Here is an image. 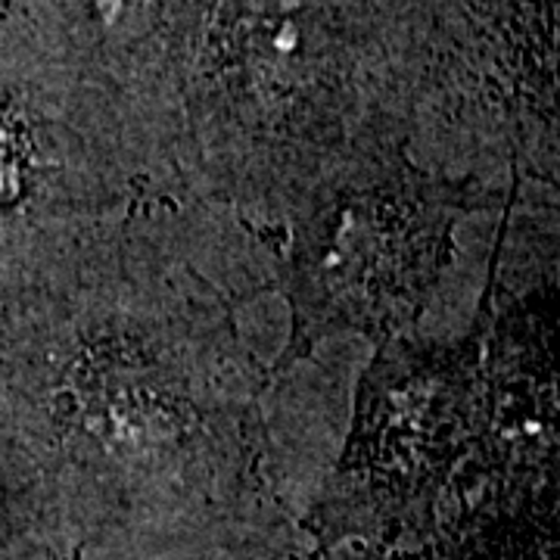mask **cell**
Wrapping results in <instances>:
<instances>
[{
  "instance_id": "1",
  "label": "cell",
  "mask_w": 560,
  "mask_h": 560,
  "mask_svg": "<svg viewBox=\"0 0 560 560\" xmlns=\"http://www.w3.org/2000/svg\"><path fill=\"white\" fill-rule=\"evenodd\" d=\"M202 202H140L0 293V433L60 499L84 558L116 539L234 541L278 508L271 368L200 256ZM278 290V287H275Z\"/></svg>"
},
{
  "instance_id": "2",
  "label": "cell",
  "mask_w": 560,
  "mask_h": 560,
  "mask_svg": "<svg viewBox=\"0 0 560 560\" xmlns=\"http://www.w3.org/2000/svg\"><path fill=\"white\" fill-rule=\"evenodd\" d=\"M501 197L474 178L423 172L393 140L342 160L293 206L278 234L290 337L271 377L337 334L374 346L408 337L448 268L458 224L501 206Z\"/></svg>"
},
{
  "instance_id": "3",
  "label": "cell",
  "mask_w": 560,
  "mask_h": 560,
  "mask_svg": "<svg viewBox=\"0 0 560 560\" xmlns=\"http://www.w3.org/2000/svg\"><path fill=\"white\" fill-rule=\"evenodd\" d=\"M480 340L377 346L361 374L342 455L308 529L318 551L346 539L396 548L436 533L474 445Z\"/></svg>"
},
{
  "instance_id": "4",
  "label": "cell",
  "mask_w": 560,
  "mask_h": 560,
  "mask_svg": "<svg viewBox=\"0 0 560 560\" xmlns=\"http://www.w3.org/2000/svg\"><path fill=\"white\" fill-rule=\"evenodd\" d=\"M474 445L464 489H480L492 511L555 492V359L548 302L511 300L492 280L482 300Z\"/></svg>"
},
{
  "instance_id": "5",
  "label": "cell",
  "mask_w": 560,
  "mask_h": 560,
  "mask_svg": "<svg viewBox=\"0 0 560 560\" xmlns=\"http://www.w3.org/2000/svg\"><path fill=\"white\" fill-rule=\"evenodd\" d=\"M0 560H84V545L38 467L0 433Z\"/></svg>"
},
{
  "instance_id": "6",
  "label": "cell",
  "mask_w": 560,
  "mask_h": 560,
  "mask_svg": "<svg viewBox=\"0 0 560 560\" xmlns=\"http://www.w3.org/2000/svg\"><path fill=\"white\" fill-rule=\"evenodd\" d=\"M275 560H324V551H318V548H312V551H296V548H287V551H280L278 558Z\"/></svg>"
}]
</instances>
